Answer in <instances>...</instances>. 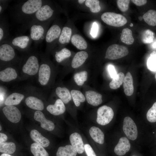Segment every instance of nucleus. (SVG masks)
I'll list each match as a JSON object with an SVG mask.
<instances>
[{
	"label": "nucleus",
	"mask_w": 156,
	"mask_h": 156,
	"mask_svg": "<svg viewBox=\"0 0 156 156\" xmlns=\"http://www.w3.org/2000/svg\"><path fill=\"white\" fill-rule=\"evenodd\" d=\"M72 44L79 50L86 49L87 44L85 39L81 36L78 34H74L71 38Z\"/></svg>",
	"instance_id": "nucleus-29"
},
{
	"label": "nucleus",
	"mask_w": 156,
	"mask_h": 156,
	"mask_svg": "<svg viewBox=\"0 0 156 156\" xmlns=\"http://www.w3.org/2000/svg\"><path fill=\"white\" fill-rule=\"evenodd\" d=\"M101 18L107 24L115 27L123 26L127 22V19L123 16L113 12H105L101 15Z\"/></svg>",
	"instance_id": "nucleus-7"
},
{
	"label": "nucleus",
	"mask_w": 156,
	"mask_h": 156,
	"mask_svg": "<svg viewBox=\"0 0 156 156\" xmlns=\"http://www.w3.org/2000/svg\"><path fill=\"white\" fill-rule=\"evenodd\" d=\"M154 34L151 30H147L144 32L143 41L144 43H149L153 41L154 38Z\"/></svg>",
	"instance_id": "nucleus-43"
},
{
	"label": "nucleus",
	"mask_w": 156,
	"mask_h": 156,
	"mask_svg": "<svg viewBox=\"0 0 156 156\" xmlns=\"http://www.w3.org/2000/svg\"><path fill=\"white\" fill-rule=\"evenodd\" d=\"M142 18L148 25L154 26L156 25V11L154 10H149L143 16Z\"/></svg>",
	"instance_id": "nucleus-33"
},
{
	"label": "nucleus",
	"mask_w": 156,
	"mask_h": 156,
	"mask_svg": "<svg viewBox=\"0 0 156 156\" xmlns=\"http://www.w3.org/2000/svg\"><path fill=\"white\" fill-rule=\"evenodd\" d=\"M34 118L40 122V126L43 129L48 131H52L55 128V125L51 121L47 119L42 112L36 111L34 114Z\"/></svg>",
	"instance_id": "nucleus-15"
},
{
	"label": "nucleus",
	"mask_w": 156,
	"mask_h": 156,
	"mask_svg": "<svg viewBox=\"0 0 156 156\" xmlns=\"http://www.w3.org/2000/svg\"><path fill=\"white\" fill-rule=\"evenodd\" d=\"M123 82L125 94L127 96L131 95L133 92L134 87L133 77L130 72H128L127 73Z\"/></svg>",
	"instance_id": "nucleus-23"
},
{
	"label": "nucleus",
	"mask_w": 156,
	"mask_h": 156,
	"mask_svg": "<svg viewBox=\"0 0 156 156\" xmlns=\"http://www.w3.org/2000/svg\"><path fill=\"white\" fill-rule=\"evenodd\" d=\"M71 55L70 51L66 48H63L60 50L56 51L55 57L57 62L60 63Z\"/></svg>",
	"instance_id": "nucleus-37"
},
{
	"label": "nucleus",
	"mask_w": 156,
	"mask_h": 156,
	"mask_svg": "<svg viewBox=\"0 0 156 156\" xmlns=\"http://www.w3.org/2000/svg\"><path fill=\"white\" fill-rule=\"evenodd\" d=\"M123 129L129 139L134 140L137 138L138 134L137 127L134 121L130 117L127 116L124 118Z\"/></svg>",
	"instance_id": "nucleus-12"
},
{
	"label": "nucleus",
	"mask_w": 156,
	"mask_h": 156,
	"mask_svg": "<svg viewBox=\"0 0 156 156\" xmlns=\"http://www.w3.org/2000/svg\"><path fill=\"white\" fill-rule=\"evenodd\" d=\"M85 150L88 156H96L91 146L88 144L84 145Z\"/></svg>",
	"instance_id": "nucleus-45"
},
{
	"label": "nucleus",
	"mask_w": 156,
	"mask_h": 156,
	"mask_svg": "<svg viewBox=\"0 0 156 156\" xmlns=\"http://www.w3.org/2000/svg\"><path fill=\"white\" fill-rule=\"evenodd\" d=\"M16 150L15 144L12 142H5L0 144V152L8 154L13 153Z\"/></svg>",
	"instance_id": "nucleus-34"
},
{
	"label": "nucleus",
	"mask_w": 156,
	"mask_h": 156,
	"mask_svg": "<svg viewBox=\"0 0 156 156\" xmlns=\"http://www.w3.org/2000/svg\"><path fill=\"white\" fill-rule=\"evenodd\" d=\"M130 0H118L117 4L119 9L122 12H125L127 11L129 8Z\"/></svg>",
	"instance_id": "nucleus-42"
},
{
	"label": "nucleus",
	"mask_w": 156,
	"mask_h": 156,
	"mask_svg": "<svg viewBox=\"0 0 156 156\" xmlns=\"http://www.w3.org/2000/svg\"><path fill=\"white\" fill-rule=\"evenodd\" d=\"M148 120L151 122H156V102L148 110L146 114Z\"/></svg>",
	"instance_id": "nucleus-40"
},
{
	"label": "nucleus",
	"mask_w": 156,
	"mask_h": 156,
	"mask_svg": "<svg viewBox=\"0 0 156 156\" xmlns=\"http://www.w3.org/2000/svg\"><path fill=\"white\" fill-rule=\"evenodd\" d=\"M70 93L74 104L77 107H79L81 103L85 101V97L80 91L73 90H71Z\"/></svg>",
	"instance_id": "nucleus-35"
},
{
	"label": "nucleus",
	"mask_w": 156,
	"mask_h": 156,
	"mask_svg": "<svg viewBox=\"0 0 156 156\" xmlns=\"http://www.w3.org/2000/svg\"><path fill=\"white\" fill-rule=\"evenodd\" d=\"M131 1L136 5L140 6L144 5L147 3L146 0H132Z\"/></svg>",
	"instance_id": "nucleus-48"
},
{
	"label": "nucleus",
	"mask_w": 156,
	"mask_h": 156,
	"mask_svg": "<svg viewBox=\"0 0 156 156\" xmlns=\"http://www.w3.org/2000/svg\"><path fill=\"white\" fill-rule=\"evenodd\" d=\"M98 30V26L96 22H94L92 25L90 34L93 38H95L97 35Z\"/></svg>",
	"instance_id": "nucleus-46"
},
{
	"label": "nucleus",
	"mask_w": 156,
	"mask_h": 156,
	"mask_svg": "<svg viewBox=\"0 0 156 156\" xmlns=\"http://www.w3.org/2000/svg\"><path fill=\"white\" fill-rule=\"evenodd\" d=\"M128 53L129 51L126 47L118 44H113L108 47L105 58L111 60H116L126 56Z\"/></svg>",
	"instance_id": "nucleus-8"
},
{
	"label": "nucleus",
	"mask_w": 156,
	"mask_h": 156,
	"mask_svg": "<svg viewBox=\"0 0 156 156\" xmlns=\"http://www.w3.org/2000/svg\"><path fill=\"white\" fill-rule=\"evenodd\" d=\"M4 65L6 66L0 71V81L7 82L17 79L18 74L16 69L10 65V64Z\"/></svg>",
	"instance_id": "nucleus-14"
},
{
	"label": "nucleus",
	"mask_w": 156,
	"mask_h": 156,
	"mask_svg": "<svg viewBox=\"0 0 156 156\" xmlns=\"http://www.w3.org/2000/svg\"><path fill=\"white\" fill-rule=\"evenodd\" d=\"M61 31L60 27L57 24L53 25L48 29L45 38L46 43L47 53L50 50L53 42L57 39H59Z\"/></svg>",
	"instance_id": "nucleus-11"
},
{
	"label": "nucleus",
	"mask_w": 156,
	"mask_h": 156,
	"mask_svg": "<svg viewBox=\"0 0 156 156\" xmlns=\"http://www.w3.org/2000/svg\"><path fill=\"white\" fill-rule=\"evenodd\" d=\"M8 137L5 134L0 133V144L5 142L7 140Z\"/></svg>",
	"instance_id": "nucleus-49"
},
{
	"label": "nucleus",
	"mask_w": 156,
	"mask_h": 156,
	"mask_svg": "<svg viewBox=\"0 0 156 156\" xmlns=\"http://www.w3.org/2000/svg\"><path fill=\"white\" fill-rule=\"evenodd\" d=\"M55 93L60 99L65 104L68 103L72 99L70 92L65 87H57L55 90Z\"/></svg>",
	"instance_id": "nucleus-26"
},
{
	"label": "nucleus",
	"mask_w": 156,
	"mask_h": 156,
	"mask_svg": "<svg viewBox=\"0 0 156 156\" xmlns=\"http://www.w3.org/2000/svg\"><path fill=\"white\" fill-rule=\"evenodd\" d=\"M47 1L45 0H28L20 1L11 8L12 19L24 28L40 8Z\"/></svg>",
	"instance_id": "nucleus-1"
},
{
	"label": "nucleus",
	"mask_w": 156,
	"mask_h": 156,
	"mask_svg": "<svg viewBox=\"0 0 156 156\" xmlns=\"http://www.w3.org/2000/svg\"><path fill=\"white\" fill-rule=\"evenodd\" d=\"M88 73L86 71H82L75 74L74 76L75 81L77 85L82 86L87 79Z\"/></svg>",
	"instance_id": "nucleus-38"
},
{
	"label": "nucleus",
	"mask_w": 156,
	"mask_h": 156,
	"mask_svg": "<svg viewBox=\"0 0 156 156\" xmlns=\"http://www.w3.org/2000/svg\"><path fill=\"white\" fill-rule=\"evenodd\" d=\"M120 38L122 42L127 44H131L134 41L132 31L128 28H125L122 30Z\"/></svg>",
	"instance_id": "nucleus-30"
},
{
	"label": "nucleus",
	"mask_w": 156,
	"mask_h": 156,
	"mask_svg": "<svg viewBox=\"0 0 156 156\" xmlns=\"http://www.w3.org/2000/svg\"><path fill=\"white\" fill-rule=\"evenodd\" d=\"M7 40L15 48L22 51H26L29 49L32 40L30 36L22 35Z\"/></svg>",
	"instance_id": "nucleus-9"
},
{
	"label": "nucleus",
	"mask_w": 156,
	"mask_h": 156,
	"mask_svg": "<svg viewBox=\"0 0 156 156\" xmlns=\"http://www.w3.org/2000/svg\"><path fill=\"white\" fill-rule=\"evenodd\" d=\"M124 74L120 72L113 78L112 81L109 83L110 88L112 89H116L119 88L123 82L125 78Z\"/></svg>",
	"instance_id": "nucleus-36"
},
{
	"label": "nucleus",
	"mask_w": 156,
	"mask_h": 156,
	"mask_svg": "<svg viewBox=\"0 0 156 156\" xmlns=\"http://www.w3.org/2000/svg\"><path fill=\"white\" fill-rule=\"evenodd\" d=\"M133 25L132 23H131L130 25V26H131V27H132L133 26Z\"/></svg>",
	"instance_id": "nucleus-55"
},
{
	"label": "nucleus",
	"mask_w": 156,
	"mask_h": 156,
	"mask_svg": "<svg viewBox=\"0 0 156 156\" xmlns=\"http://www.w3.org/2000/svg\"><path fill=\"white\" fill-rule=\"evenodd\" d=\"M0 42L8 38L9 26L8 22L5 17L0 15Z\"/></svg>",
	"instance_id": "nucleus-27"
},
{
	"label": "nucleus",
	"mask_w": 156,
	"mask_h": 156,
	"mask_svg": "<svg viewBox=\"0 0 156 156\" xmlns=\"http://www.w3.org/2000/svg\"><path fill=\"white\" fill-rule=\"evenodd\" d=\"M71 33L72 30L70 28L67 27H63L58 39L59 42L62 44L69 43Z\"/></svg>",
	"instance_id": "nucleus-31"
},
{
	"label": "nucleus",
	"mask_w": 156,
	"mask_h": 156,
	"mask_svg": "<svg viewBox=\"0 0 156 156\" xmlns=\"http://www.w3.org/2000/svg\"><path fill=\"white\" fill-rule=\"evenodd\" d=\"M156 52V51H153L150 54V56L153 55H154Z\"/></svg>",
	"instance_id": "nucleus-52"
},
{
	"label": "nucleus",
	"mask_w": 156,
	"mask_h": 156,
	"mask_svg": "<svg viewBox=\"0 0 156 156\" xmlns=\"http://www.w3.org/2000/svg\"><path fill=\"white\" fill-rule=\"evenodd\" d=\"M85 5L89 8L90 11L93 13L98 12L101 9L99 0H87L86 1Z\"/></svg>",
	"instance_id": "nucleus-39"
},
{
	"label": "nucleus",
	"mask_w": 156,
	"mask_h": 156,
	"mask_svg": "<svg viewBox=\"0 0 156 156\" xmlns=\"http://www.w3.org/2000/svg\"><path fill=\"white\" fill-rule=\"evenodd\" d=\"M30 136L31 139L36 143L46 147L50 144L49 140L47 138L42 136L38 131L33 129L30 131Z\"/></svg>",
	"instance_id": "nucleus-21"
},
{
	"label": "nucleus",
	"mask_w": 156,
	"mask_h": 156,
	"mask_svg": "<svg viewBox=\"0 0 156 156\" xmlns=\"http://www.w3.org/2000/svg\"><path fill=\"white\" fill-rule=\"evenodd\" d=\"M46 109L51 114L58 116L64 114L66 109L64 103L59 99L56 100L54 104L48 105Z\"/></svg>",
	"instance_id": "nucleus-19"
},
{
	"label": "nucleus",
	"mask_w": 156,
	"mask_h": 156,
	"mask_svg": "<svg viewBox=\"0 0 156 156\" xmlns=\"http://www.w3.org/2000/svg\"><path fill=\"white\" fill-rule=\"evenodd\" d=\"M54 13L55 10L47 1L36 12L24 28V29H26L29 25L33 23L50 21Z\"/></svg>",
	"instance_id": "nucleus-3"
},
{
	"label": "nucleus",
	"mask_w": 156,
	"mask_h": 156,
	"mask_svg": "<svg viewBox=\"0 0 156 156\" xmlns=\"http://www.w3.org/2000/svg\"><path fill=\"white\" fill-rule=\"evenodd\" d=\"M85 96L87 102L93 106H98L102 103L101 94L95 91H86L85 92Z\"/></svg>",
	"instance_id": "nucleus-20"
},
{
	"label": "nucleus",
	"mask_w": 156,
	"mask_h": 156,
	"mask_svg": "<svg viewBox=\"0 0 156 156\" xmlns=\"http://www.w3.org/2000/svg\"><path fill=\"white\" fill-rule=\"evenodd\" d=\"M25 102L29 108L36 111H42L44 108L42 101L37 97L34 96H29L25 99Z\"/></svg>",
	"instance_id": "nucleus-18"
},
{
	"label": "nucleus",
	"mask_w": 156,
	"mask_h": 156,
	"mask_svg": "<svg viewBox=\"0 0 156 156\" xmlns=\"http://www.w3.org/2000/svg\"><path fill=\"white\" fill-rule=\"evenodd\" d=\"M153 47L154 48H156V42L154 43L153 45Z\"/></svg>",
	"instance_id": "nucleus-53"
},
{
	"label": "nucleus",
	"mask_w": 156,
	"mask_h": 156,
	"mask_svg": "<svg viewBox=\"0 0 156 156\" xmlns=\"http://www.w3.org/2000/svg\"><path fill=\"white\" fill-rule=\"evenodd\" d=\"M77 152L70 145L60 146L58 149L56 156H76Z\"/></svg>",
	"instance_id": "nucleus-28"
},
{
	"label": "nucleus",
	"mask_w": 156,
	"mask_h": 156,
	"mask_svg": "<svg viewBox=\"0 0 156 156\" xmlns=\"http://www.w3.org/2000/svg\"><path fill=\"white\" fill-rule=\"evenodd\" d=\"M114 114L113 111L111 107L106 105L102 106L97 111V122L102 125H106L112 120Z\"/></svg>",
	"instance_id": "nucleus-10"
},
{
	"label": "nucleus",
	"mask_w": 156,
	"mask_h": 156,
	"mask_svg": "<svg viewBox=\"0 0 156 156\" xmlns=\"http://www.w3.org/2000/svg\"><path fill=\"white\" fill-rule=\"evenodd\" d=\"M0 130L1 131V130L2 128H1V125H0Z\"/></svg>",
	"instance_id": "nucleus-56"
},
{
	"label": "nucleus",
	"mask_w": 156,
	"mask_h": 156,
	"mask_svg": "<svg viewBox=\"0 0 156 156\" xmlns=\"http://www.w3.org/2000/svg\"><path fill=\"white\" fill-rule=\"evenodd\" d=\"M147 66L148 69L152 71H156V52L155 53L148 58Z\"/></svg>",
	"instance_id": "nucleus-41"
},
{
	"label": "nucleus",
	"mask_w": 156,
	"mask_h": 156,
	"mask_svg": "<svg viewBox=\"0 0 156 156\" xmlns=\"http://www.w3.org/2000/svg\"><path fill=\"white\" fill-rule=\"evenodd\" d=\"M139 20L140 21H141L142 20V18H143L141 16H140L139 18Z\"/></svg>",
	"instance_id": "nucleus-54"
},
{
	"label": "nucleus",
	"mask_w": 156,
	"mask_h": 156,
	"mask_svg": "<svg viewBox=\"0 0 156 156\" xmlns=\"http://www.w3.org/2000/svg\"><path fill=\"white\" fill-rule=\"evenodd\" d=\"M14 49L6 40L0 42V60L1 65L10 64L16 60Z\"/></svg>",
	"instance_id": "nucleus-5"
},
{
	"label": "nucleus",
	"mask_w": 156,
	"mask_h": 156,
	"mask_svg": "<svg viewBox=\"0 0 156 156\" xmlns=\"http://www.w3.org/2000/svg\"><path fill=\"white\" fill-rule=\"evenodd\" d=\"M85 1H86L85 0H78V2L79 3L82 4Z\"/></svg>",
	"instance_id": "nucleus-51"
},
{
	"label": "nucleus",
	"mask_w": 156,
	"mask_h": 156,
	"mask_svg": "<svg viewBox=\"0 0 156 156\" xmlns=\"http://www.w3.org/2000/svg\"><path fill=\"white\" fill-rule=\"evenodd\" d=\"M41 62L38 73V81L39 84L45 86L48 83L51 77V70L46 55L40 54Z\"/></svg>",
	"instance_id": "nucleus-6"
},
{
	"label": "nucleus",
	"mask_w": 156,
	"mask_h": 156,
	"mask_svg": "<svg viewBox=\"0 0 156 156\" xmlns=\"http://www.w3.org/2000/svg\"><path fill=\"white\" fill-rule=\"evenodd\" d=\"M132 156H135V155H133Z\"/></svg>",
	"instance_id": "nucleus-58"
},
{
	"label": "nucleus",
	"mask_w": 156,
	"mask_h": 156,
	"mask_svg": "<svg viewBox=\"0 0 156 156\" xmlns=\"http://www.w3.org/2000/svg\"><path fill=\"white\" fill-rule=\"evenodd\" d=\"M108 70L111 77L113 78L117 75V74L114 66L111 65L108 66Z\"/></svg>",
	"instance_id": "nucleus-47"
},
{
	"label": "nucleus",
	"mask_w": 156,
	"mask_h": 156,
	"mask_svg": "<svg viewBox=\"0 0 156 156\" xmlns=\"http://www.w3.org/2000/svg\"><path fill=\"white\" fill-rule=\"evenodd\" d=\"M30 150L34 156H49L48 153L43 147L36 143L31 144Z\"/></svg>",
	"instance_id": "nucleus-32"
},
{
	"label": "nucleus",
	"mask_w": 156,
	"mask_h": 156,
	"mask_svg": "<svg viewBox=\"0 0 156 156\" xmlns=\"http://www.w3.org/2000/svg\"><path fill=\"white\" fill-rule=\"evenodd\" d=\"M21 61L22 73L29 76H33L38 74L40 64L39 54L35 50L30 48Z\"/></svg>",
	"instance_id": "nucleus-2"
},
{
	"label": "nucleus",
	"mask_w": 156,
	"mask_h": 156,
	"mask_svg": "<svg viewBox=\"0 0 156 156\" xmlns=\"http://www.w3.org/2000/svg\"><path fill=\"white\" fill-rule=\"evenodd\" d=\"M88 57V53L85 51L77 52L73 57L71 62V66L77 68L81 66L85 62Z\"/></svg>",
	"instance_id": "nucleus-24"
},
{
	"label": "nucleus",
	"mask_w": 156,
	"mask_h": 156,
	"mask_svg": "<svg viewBox=\"0 0 156 156\" xmlns=\"http://www.w3.org/2000/svg\"><path fill=\"white\" fill-rule=\"evenodd\" d=\"M24 95L23 94L17 92H13L9 95L4 101L5 105H14L20 104L24 99Z\"/></svg>",
	"instance_id": "nucleus-22"
},
{
	"label": "nucleus",
	"mask_w": 156,
	"mask_h": 156,
	"mask_svg": "<svg viewBox=\"0 0 156 156\" xmlns=\"http://www.w3.org/2000/svg\"><path fill=\"white\" fill-rule=\"evenodd\" d=\"M89 132L91 137L95 142L101 144H103L104 135L99 128L93 126L90 129Z\"/></svg>",
	"instance_id": "nucleus-25"
},
{
	"label": "nucleus",
	"mask_w": 156,
	"mask_h": 156,
	"mask_svg": "<svg viewBox=\"0 0 156 156\" xmlns=\"http://www.w3.org/2000/svg\"><path fill=\"white\" fill-rule=\"evenodd\" d=\"M0 156H12L10 155L5 153H3L1 154Z\"/></svg>",
	"instance_id": "nucleus-50"
},
{
	"label": "nucleus",
	"mask_w": 156,
	"mask_h": 156,
	"mask_svg": "<svg viewBox=\"0 0 156 156\" xmlns=\"http://www.w3.org/2000/svg\"><path fill=\"white\" fill-rule=\"evenodd\" d=\"M131 145L129 140L125 137L121 138L114 149L116 154L119 156L125 155L129 150Z\"/></svg>",
	"instance_id": "nucleus-17"
},
{
	"label": "nucleus",
	"mask_w": 156,
	"mask_h": 156,
	"mask_svg": "<svg viewBox=\"0 0 156 156\" xmlns=\"http://www.w3.org/2000/svg\"><path fill=\"white\" fill-rule=\"evenodd\" d=\"M155 79L156 81V73L155 74Z\"/></svg>",
	"instance_id": "nucleus-57"
},
{
	"label": "nucleus",
	"mask_w": 156,
	"mask_h": 156,
	"mask_svg": "<svg viewBox=\"0 0 156 156\" xmlns=\"http://www.w3.org/2000/svg\"><path fill=\"white\" fill-rule=\"evenodd\" d=\"M49 22L33 23L27 28L30 29V36L36 45L41 43L45 39Z\"/></svg>",
	"instance_id": "nucleus-4"
},
{
	"label": "nucleus",
	"mask_w": 156,
	"mask_h": 156,
	"mask_svg": "<svg viewBox=\"0 0 156 156\" xmlns=\"http://www.w3.org/2000/svg\"><path fill=\"white\" fill-rule=\"evenodd\" d=\"M10 0H0V15H2L4 11L8 8Z\"/></svg>",
	"instance_id": "nucleus-44"
},
{
	"label": "nucleus",
	"mask_w": 156,
	"mask_h": 156,
	"mask_svg": "<svg viewBox=\"0 0 156 156\" xmlns=\"http://www.w3.org/2000/svg\"><path fill=\"white\" fill-rule=\"evenodd\" d=\"M71 145L79 154H82L85 150L84 145L81 135L77 132L70 135L69 138Z\"/></svg>",
	"instance_id": "nucleus-16"
},
{
	"label": "nucleus",
	"mask_w": 156,
	"mask_h": 156,
	"mask_svg": "<svg viewBox=\"0 0 156 156\" xmlns=\"http://www.w3.org/2000/svg\"><path fill=\"white\" fill-rule=\"evenodd\" d=\"M2 112L7 118L11 122L17 123L20 120L21 117V112L15 106L5 105L3 108Z\"/></svg>",
	"instance_id": "nucleus-13"
}]
</instances>
